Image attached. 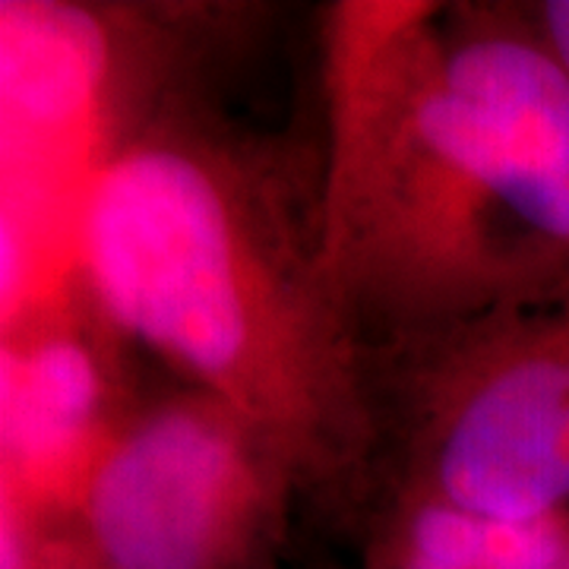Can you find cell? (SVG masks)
Returning <instances> with one entry per match:
<instances>
[{
  "label": "cell",
  "instance_id": "obj_1",
  "mask_svg": "<svg viewBox=\"0 0 569 569\" xmlns=\"http://www.w3.org/2000/svg\"><path fill=\"white\" fill-rule=\"evenodd\" d=\"M323 20V266L361 346L569 301V73L522 3Z\"/></svg>",
  "mask_w": 569,
  "mask_h": 569
},
{
  "label": "cell",
  "instance_id": "obj_2",
  "mask_svg": "<svg viewBox=\"0 0 569 569\" xmlns=\"http://www.w3.org/2000/svg\"><path fill=\"white\" fill-rule=\"evenodd\" d=\"M320 142L224 111L203 82L133 123L82 187V298L178 383L238 411L305 503L355 526L370 493L365 346L329 282Z\"/></svg>",
  "mask_w": 569,
  "mask_h": 569
},
{
  "label": "cell",
  "instance_id": "obj_3",
  "mask_svg": "<svg viewBox=\"0 0 569 569\" xmlns=\"http://www.w3.org/2000/svg\"><path fill=\"white\" fill-rule=\"evenodd\" d=\"M365 361L370 493L503 522L569 512V301L365 348Z\"/></svg>",
  "mask_w": 569,
  "mask_h": 569
},
{
  "label": "cell",
  "instance_id": "obj_4",
  "mask_svg": "<svg viewBox=\"0 0 569 569\" xmlns=\"http://www.w3.org/2000/svg\"><path fill=\"white\" fill-rule=\"evenodd\" d=\"M301 503L295 468L257 427L174 383L104 449L77 529L104 569H279Z\"/></svg>",
  "mask_w": 569,
  "mask_h": 569
},
{
  "label": "cell",
  "instance_id": "obj_5",
  "mask_svg": "<svg viewBox=\"0 0 569 569\" xmlns=\"http://www.w3.org/2000/svg\"><path fill=\"white\" fill-rule=\"evenodd\" d=\"M51 305L3 326L0 490L48 519L77 522L80 493L146 396L114 373V339L99 310Z\"/></svg>",
  "mask_w": 569,
  "mask_h": 569
},
{
  "label": "cell",
  "instance_id": "obj_6",
  "mask_svg": "<svg viewBox=\"0 0 569 569\" xmlns=\"http://www.w3.org/2000/svg\"><path fill=\"white\" fill-rule=\"evenodd\" d=\"M365 569H569V512L503 522L478 512L377 490L355 519Z\"/></svg>",
  "mask_w": 569,
  "mask_h": 569
},
{
  "label": "cell",
  "instance_id": "obj_7",
  "mask_svg": "<svg viewBox=\"0 0 569 569\" xmlns=\"http://www.w3.org/2000/svg\"><path fill=\"white\" fill-rule=\"evenodd\" d=\"M522 13L569 73V0H529L522 3Z\"/></svg>",
  "mask_w": 569,
  "mask_h": 569
},
{
  "label": "cell",
  "instance_id": "obj_8",
  "mask_svg": "<svg viewBox=\"0 0 569 569\" xmlns=\"http://www.w3.org/2000/svg\"><path fill=\"white\" fill-rule=\"evenodd\" d=\"M36 569H104L89 548H86V541H82L80 529L73 526L70 531H63L61 538H54V545L44 550V557H41Z\"/></svg>",
  "mask_w": 569,
  "mask_h": 569
}]
</instances>
